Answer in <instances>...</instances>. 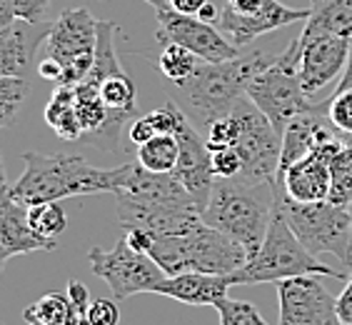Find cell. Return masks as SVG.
Returning <instances> with one entry per match:
<instances>
[{
  "label": "cell",
  "mask_w": 352,
  "mask_h": 325,
  "mask_svg": "<svg viewBox=\"0 0 352 325\" xmlns=\"http://www.w3.org/2000/svg\"><path fill=\"white\" fill-rule=\"evenodd\" d=\"M275 203L287 218L292 233L300 238L312 255H335L342 265L352 268V213L350 205L295 203L278 188Z\"/></svg>",
  "instance_id": "6"
},
{
  "label": "cell",
  "mask_w": 352,
  "mask_h": 325,
  "mask_svg": "<svg viewBox=\"0 0 352 325\" xmlns=\"http://www.w3.org/2000/svg\"><path fill=\"white\" fill-rule=\"evenodd\" d=\"M300 50L302 45L298 38L290 41V45L285 48L283 53H278V58L265 70H260L248 85V98L258 105L260 113L272 123V128L278 130L280 136L292 118L312 108L310 98L305 95L298 78Z\"/></svg>",
  "instance_id": "7"
},
{
  "label": "cell",
  "mask_w": 352,
  "mask_h": 325,
  "mask_svg": "<svg viewBox=\"0 0 352 325\" xmlns=\"http://www.w3.org/2000/svg\"><path fill=\"white\" fill-rule=\"evenodd\" d=\"M345 143L347 140H342L340 136L332 138V140H327L315 153H310V156H305L298 162H292L278 183L285 196L295 200V203H322V200H327L332 185L330 160Z\"/></svg>",
  "instance_id": "15"
},
{
  "label": "cell",
  "mask_w": 352,
  "mask_h": 325,
  "mask_svg": "<svg viewBox=\"0 0 352 325\" xmlns=\"http://www.w3.org/2000/svg\"><path fill=\"white\" fill-rule=\"evenodd\" d=\"M90 268L102 283H108L116 300H128L140 293H155L157 285L168 278V273L145 253L130 248L125 235L110 251L90 248Z\"/></svg>",
  "instance_id": "10"
},
{
  "label": "cell",
  "mask_w": 352,
  "mask_h": 325,
  "mask_svg": "<svg viewBox=\"0 0 352 325\" xmlns=\"http://www.w3.org/2000/svg\"><path fill=\"white\" fill-rule=\"evenodd\" d=\"M23 318L25 325H88L73 311L68 293H47L33 305H28Z\"/></svg>",
  "instance_id": "24"
},
{
  "label": "cell",
  "mask_w": 352,
  "mask_h": 325,
  "mask_svg": "<svg viewBox=\"0 0 352 325\" xmlns=\"http://www.w3.org/2000/svg\"><path fill=\"white\" fill-rule=\"evenodd\" d=\"M15 21H18V18H15L13 0H0V28H8Z\"/></svg>",
  "instance_id": "42"
},
{
  "label": "cell",
  "mask_w": 352,
  "mask_h": 325,
  "mask_svg": "<svg viewBox=\"0 0 352 325\" xmlns=\"http://www.w3.org/2000/svg\"><path fill=\"white\" fill-rule=\"evenodd\" d=\"M278 55H270L267 50H252L240 53L232 61L223 63H205L200 61L197 70L188 83L180 85L188 108L203 125H210L217 118L228 116L237 103L248 95V85L260 70H265Z\"/></svg>",
  "instance_id": "3"
},
{
  "label": "cell",
  "mask_w": 352,
  "mask_h": 325,
  "mask_svg": "<svg viewBox=\"0 0 352 325\" xmlns=\"http://www.w3.org/2000/svg\"><path fill=\"white\" fill-rule=\"evenodd\" d=\"M0 325H3V323H0Z\"/></svg>",
  "instance_id": "48"
},
{
  "label": "cell",
  "mask_w": 352,
  "mask_h": 325,
  "mask_svg": "<svg viewBox=\"0 0 352 325\" xmlns=\"http://www.w3.org/2000/svg\"><path fill=\"white\" fill-rule=\"evenodd\" d=\"M155 136H157V130H155V125L150 123L148 116L135 118V120H133V125H130V130H128L130 143H135V145H142V143L153 140Z\"/></svg>",
  "instance_id": "37"
},
{
  "label": "cell",
  "mask_w": 352,
  "mask_h": 325,
  "mask_svg": "<svg viewBox=\"0 0 352 325\" xmlns=\"http://www.w3.org/2000/svg\"><path fill=\"white\" fill-rule=\"evenodd\" d=\"M232 275H210V273H177L168 275L157 285V295L173 298L185 305H212L215 308L223 298H228Z\"/></svg>",
  "instance_id": "20"
},
{
  "label": "cell",
  "mask_w": 352,
  "mask_h": 325,
  "mask_svg": "<svg viewBox=\"0 0 352 325\" xmlns=\"http://www.w3.org/2000/svg\"><path fill=\"white\" fill-rule=\"evenodd\" d=\"M53 23H25L15 21L0 28V75H21L25 78L35 61L38 48L47 41Z\"/></svg>",
  "instance_id": "19"
},
{
  "label": "cell",
  "mask_w": 352,
  "mask_h": 325,
  "mask_svg": "<svg viewBox=\"0 0 352 325\" xmlns=\"http://www.w3.org/2000/svg\"><path fill=\"white\" fill-rule=\"evenodd\" d=\"M175 138L177 145H180V156H177V165L173 170V176L192 196V200L203 213L208 200H210L212 185L217 180L215 173H212V158L210 150H208V143L195 130V125L188 120V116L177 125Z\"/></svg>",
  "instance_id": "13"
},
{
  "label": "cell",
  "mask_w": 352,
  "mask_h": 325,
  "mask_svg": "<svg viewBox=\"0 0 352 325\" xmlns=\"http://www.w3.org/2000/svg\"><path fill=\"white\" fill-rule=\"evenodd\" d=\"M350 213H352V203H350Z\"/></svg>",
  "instance_id": "46"
},
{
  "label": "cell",
  "mask_w": 352,
  "mask_h": 325,
  "mask_svg": "<svg viewBox=\"0 0 352 325\" xmlns=\"http://www.w3.org/2000/svg\"><path fill=\"white\" fill-rule=\"evenodd\" d=\"M6 185V168H3V160H0V188Z\"/></svg>",
  "instance_id": "45"
},
{
  "label": "cell",
  "mask_w": 352,
  "mask_h": 325,
  "mask_svg": "<svg viewBox=\"0 0 352 325\" xmlns=\"http://www.w3.org/2000/svg\"><path fill=\"white\" fill-rule=\"evenodd\" d=\"M45 123L55 130V136L63 140H80L82 128L75 110V88L58 85L45 105Z\"/></svg>",
  "instance_id": "23"
},
{
  "label": "cell",
  "mask_w": 352,
  "mask_h": 325,
  "mask_svg": "<svg viewBox=\"0 0 352 325\" xmlns=\"http://www.w3.org/2000/svg\"><path fill=\"white\" fill-rule=\"evenodd\" d=\"M298 41L302 45L298 63V78L305 95L310 98V95L327 88L332 81L342 78L352 50V41L338 38V35L312 38V41H302L298 35Z\"/></svg>",
  "instance_id": "14"
},
{
  "label": "cell",
  "mask_w": 352,
  "mask_h": 325,
  "mask_svg": "<svg viewBox=\"0 0 352 325\" xmlns=\"http://www.w3.org/2000/svg\"><path fill=\"white\" fill-rule=\"evenodd\" d=\"M180 156L175 136H155L153 140L138 145V162L150 173H173Z\"/></svg>",
  "instance_id": "25"
},
{
  "label": "cell",
  "mask_w": 352,
  "mask_h": 325,
  "mask_svg": "<svg viewBox=\"0 0 352 325\" xmlns=\"http://www.w3.org/2000/svg\"><path fill=\"white\" fill-rule=\"evenodd\" d=\"M307 18H310V8H287L280 0H267L258 13L252 15L235 13L232 8L225 6L220 10V18H217L215 25L223 30L228 41L235 43L237 48H243L255 41V38H260V35L272 33V30L285 25H292L298 21H307Z\"/></svg>",
  "instance_id": "16"
},
{
  "label": "cell",
  "mask_w": 352,
  "mask_h": 325,
  "mask_svg": "<svg viewBox=\"0 0 352 325\" xmlns=\"http://www.w3.org/2000/svg\"><path fill=\"white\" fill-rule=\"evenodd\" d=\"M58 240H45L35 235L28 223V205L15 200L10 185L0 188V271L15 255H28L38 251H55Z\"/></svg>",
  "instance_id": "17"
},
{
  "label": "cell",
  "mask_w": 352,
  "mask_h": 325,
  "mask_svg": "<svg viewBox=\"0 0 352 325\" xmlns=\"http://www.w3.org/2000/svg\"><path fill=\"white\" fill-rule=\"evenodd\" d=\"M278 298V325H342L338 318V298H332L318 275L280 280Z\"/></svg>",
  "instance_id": "12"
},
{
  "label": "cell",
  "mask_w": 352,
  "mask_h": 325,
  "mask_svg": "<svg viewBox=\"0 0 352 325\" xmlns=\"http://www.w3.org/2000/svg\"><path fill=\"white\" fill-rule=\"evenodd\" d=\"M350 271H352V268H350Z\"/></svg>",
  "instance_id": "47"
},
{
  "label": "cell",
  "mask_w": 352,
  "mask_h": 325,
  "mask_svg": "<svg viewBox=\"0 0 352 325\" xmlns=\"http://www.w3.org/2000/svg\"><path fill=\"white\" fill-rule=\"evenodd\" d=\"M197 18H200V21H205V23H217V18H220V10H217L212 3H205L203 10L197 13Z\"/></svg>",
  "instance_id": "43"
},
{
  "label": "cell",
  "mask_w": 352,
  "mask_h": 325,
  "mask_svg": "<svg viewBox=\"0 0 352 325\" xmlns=\"http://www.w3.org/2000/svg\"><path fill=\"white\" fill-rule=\"evenodd\" d=\"M15 18L25 23H47L50 0H13Z\"/></svg>",
  "instance_id": "35"
},
{
  "label": "cell",
  "mask_w": 352,
  "mask_h": 325,
  "mask_svg": "<svg viewBox=\"0 0 352 325\" xmlns=\"http://www.w3.org/2000/svg\"><path fill=\"white\" fill-rule=\"evenodd\" d=\"M300 275H325V278L332 280L350 278V275H342L340 271H335L332 265H325L318 255H312L305 245L300 243V238L292 233L287 218L283 216L280 205L275 203L270 228H267V235H265L260 251L240 271L232 273V283H280V280L300 278Z\"/></svg>",
  "instance_id": "5"
},
{
  "label": "cell",
  "mask_w": 352,
  "mask_h": 325,
  "mask_svg": "<svg viewBox=\"0 0 352 325\" xmlns=\"http://www.w3.org/2000/svg\"><path fill=\"white\" fill-rule=\"evenodd\" d=\"M157 65L163 70V75L168 78L175 88H180L183 83H188L192 78V73L200 65V58L195 53H190L188 48L175 45V43H168L163 45V53L157 58Z\"/></svg>",
  "instance_id": "26"
},
{
  "label": "cell",
  "mask_w": 352,
  "mask_h": 325,
  "mask_svg": "<svg viewBox=\"0 0 352 325\" xmlns=\"http://www.w3.org/2000/svg\"><path fill=\"white\" fill-rule=\"evenodd\" d=\"M327 120L338 133L352 138V88L332 93V98L327 101Z\"/></svg>",
  "instance_id": "31"
},
{
  "label": "cell",
  "mask_w": 352,
  "mask_h": 325,
  "mask_svg": "<svg viewBox=\"0 0 352 325\" xmlns=\"http://www.w3.org/2000/svg\"><path fill=\"white\" fill-rule=\"evenodd\" d=\"M28 223H30L35 235L45 238V240H58L63 233L68 231V216H65L60 200L30 205L28 208Z\"/></svg>",
  "instance_id": "27"
},
{
  "label": "cell",
  "mask_w": 352,
  "mask_h": 325,
  "mask_svg": "<svg viewBox=\"0 0 352 325\" xmlns=\"http://www.w3.org/2000/svg\"><path fill=\"white\" fill-rule=\"evenodd\" d=\"M338 318L342 325H352V271L345 280V288L338 295Z\"/></svg>",
  "instance_id": "38"
},
{
  "label": "cell",
  "mask_w": 352,
  "mask_h": 325,
  "mask_svg": "<svg viewBox=\"0 0 352 325\" xmlns=\"http://www.w3.org/2000/svg\"><path fill=\"white\" fill-rule=\"evenodd\" d=\"M95 45H98V21L90 15L88 8L63 10L45 41V55L63 65L58 85L78 88L88 78L95 61Z\"/></svg>",
  "instance_id": "9"
},
{
  "label": "cell",
  "mask_w": 352,
  "mask_h": 325,
  "mask_svg": "<svg viewBox=\"0 0 352 325\" xmlns=\"http://www.w3.org/2000/svg\"><path fill=\"white\" fill-rule=\"evenodd\" d=\"M352 88V50H350V58H347V65H345V73L340 78L338 88L335 90H350Z\"/></svg>",
  "instance_id": "44"
},
{
  "label": "cell",
  "mask_w": 352,
  "mask_h": 325,
  "mask_svg": "<svg viewBox=\"0 0 352 325\" xmlns=\"http://www.w3.org/2000/svg\"><path fill=\"white\" fill-rule=\"evenodd\" d=\"M88 85H93L98 93H100L105 108L110 110V116L118 118V120L128 123L130 118L138 113V90L135 83L125 70L122 73H113L108 78H100V81H85Z\"/></svg>",
  "instance_id": "22"
},
{
  "label": "cell",
  "mask_w": 352,
  "mask_h": 325,
  "mask_svg": "<svg viewBox=\"0 0 352 325\" xmlns=\"http://www.w3.org/2000/svg\"><path fill=\"white\" fill-rule=\"evenodd\" d=\"M332 123L327 120V101L320 105H312L310 110L300 113L298 118H292L287 123V128L283 133V148H280V168H278V183L283 173L290 168L292 162L302 160L305 156L315 153L322 148L327 140L338 138L330 128Z\"/></svg>",
  "instance_id": "18"
},
{
  "label": "cell",
  "mask_w": 352,
  "mask_h": 325,
  "mask_svg": "<svg viewBox=\"0 0 352 325\" xmlns=\"http://www.w3.org/2000/svg\"><path fill=\"white\" fill-rule=\"evenodd\" d=\"M148 118H150V123L155 125L157 136H175V130H177V125H180V120L185 118V113L177 108L173 101H168V103H163L160 108L153 110V113H148Z\"/></svg>",
  "instance_id": "32"
},
{
  "label": "cell",
  "mask_w": 352,
  "mask_h": 325,
  "mask_svg": "<svg viewBox=\"0 0 352 325\" xmlns=\"http://www.w3.org/2000/svg\"><path fill=\"white\" fill-rule=\"evenodd\" d=\"M155 15H157L155 38L160 45H168V43L183 45L205 63L232 61V58L240 55V48L228 41L215 23H205L197 15L175 13L170 6L157 8Z\"/></svg>",
  "instance_id": "11"
},
{
  "label": "cell",
  "mask_w": 352,
  "mask_h": 325,
  "mask_svg": "<svg viewBox=\"0 0 352 325\" xmlns=\"http://www.w3.org/2000/svg\"><path fill=\"white\" fill-rule=\"evenodd\" d=\"M330 203L350 205L352 203V140H347L330 160Z\"/></svg>",
  "instance_id": "28"
},
{
  "label": "cell",
  "mask_w": 352,
  "mask_h": 325,
  "mask_svg": "<svg viewBox=\"0 0 352 325\" xmlns=\"http://www.w3.org/2000/svg\"><path fill=\"white\" fill-rule=\"evenodd\" d=\"M150 258L168 275L177 273L232 275L250 260L243 245L217 228H210L205 220L180 235H157L150 248Z\"/></svg>",
  "instance_id": "4"
},
{
  "label": "cell",
  "mask_w": 352,
  "mask_h": 325,
  "mask_svg": "<svg viewBox=\"0 0 352 325\" xmlns=\"http://www.w3.org/2000/svg\"><path fill=\"white\" fill-rule=\"evenodd\" d=\"M170 8L175 10V13H183V15H197L203 10L205 3H210V0H168Z\"/></svg>",
  "instance_id": "40"
},
{
  "label": "cell",
  "mask_w": 352,
  "mask_h": 325,
  "mask_svg": "<svg viewBox=\"0 0 352 325\" xmlns=\"http://www.w3.org/2000/svg\"><path fill=\"white\" fill-rule=\"evenodd\" d=\"M38 75H41L43 81H53V83H60V75H63V65L55 58L45 55L41 63H38Z\"/></svg>",
  "instance_id": "39"
},
{
  "label": "cell",
  "mask_w": 352,
  "mask_h": 325,
  "mask_svg": "<svg viewBox=\"0 0 352 325\" xmlns=\"http://www.w3.org/2000/svg\"><path fill=\"white\" fill-rule=\"evenodd\" d=\"M325 35L352 41V0H310V18L300 38L312 41Z\"/></svg>",
  "instance_id": "21"
},
{
  "label": "cell",
  "mask_w": 352,
  "mask_h": 325,
  "mask_svg": "<svg viewBox=\"0 0 352 325\" xmlns=\"http://www.w3.org/2000/svg\"><path fill=\"white\" fill-rule=\"evenodd\" d=\"M275 196H278V183L217 178L210 200L203 210V220L210 228H217L237 240L252 258L267 235L275 213Z\"/></svg>",
  "instance_id": "2"
},
{
  "label": "cell",
  "mask_w": 352,
  "mask_h": 325,
  "mask_svg": "<svg viewBox=\"0 0 352 325\" xmlns=\"http://www.w3.org/2000/svg\"><path fill=\"white\" fill-rule=\"evenodd\" d=\"M23 160L25 170L10 185V193L28 208L65 198L93 196V193H116L125 176V165L98 168L82 156H65V153L43 156L28 150Z\"/></svg>",
  "instance_id": "1"
},
{
  "label": "cell",
  "mask_w": 352,
  "mask_h": 325,
  "mask_svg": "<svg viewBox=\"0 0 352 325\" xmlns=\"http://www.w3.org/2000/svg\"><path fill=\"white\" fill-rule=\"evenodd\" d=\"M215 311L220 315V325H267L258 308L248 300L223 298L215 305Z\"/></svg>",
  "instance_id": "30"
},
{
  "label": "cell",
  "mask_w": 352,
  "mask_h": 325,
  "mask_svg": "<svg viewBox=\"0 0 352 325\" xmlns=\"http://www.w3.org/2000/svg\"><path fill=\"white\" fill-rule=\"evenodd\" d=\"M68 298H70V305H73V311L80 315L82 323H88V308H90V303H93L88 293V285H82L80 280L73 278L68 283Z\"/></svg>",
  "instance_id": "36"
},
{
  "label": "cell",
  "mask_w": 352,
  "mask_h": 325,
  "mask_svg": "<svg viewBox=\"0 0 352 325\" xmlns=\"http://www.w3.org/2000/svg\"><path fill=\"white\" fill-rule=\"evenodd\" d=\"M212 173L215 178H237L243 173V158L235 148H220L212 150Z\"/></svg>",
  "instance_id": "33"
},
{
  "label": "cell",
  "mask_w": 352,
  "mask_h": 325,
  "mask_svg": "<svg viewBox=\"0 0 352 325\" xmlns=\"http://www.w3.org/2000/svg\"><path fill=\"white\" fill-rule=\"evenodd\" d=\"M267 0H228L225 6L232 8L235 13H243V15H252V13H258L260 8L265 6Z\"/></svg>",
  "instance_id": "41"
},
{
  "label": "cell",
  "mask_w": 352,
  "mask_h": 325,
  "mask_svg": "<svg viewBox=\"0 0 352 325\" xmlns=\"http://www.w3.org/2000/svg\"><path fill=\"white\" fill-rule=\"evenodd\" d=\"M28 85L21 75H0V128L13 125L28 101Z\"/></svg>",
  "instance_id": "29"
},
{
  "label": "cell",
  "mask_w": 352,
  "mask_h": 325,
  "mask_svg": "<svg viewBox=\"0 0 352 325\" xmlns=\"http://www.w3.org/2000/svg\"><path fill=\"white\" fill-rule=\"evenodd\" d=\"M90 325H118L120 323V308L113 298H95L88 308Z\"/></svg>",
  "instance_id": "34"
},
{
  "label": "cell",
  "mask_w": 352,
  "mask_h": 325,
  "mask_svg": "<svg viewBox=\"0 0 352 325\" xmlns=\"http://www.w3.org/2000/svg\"><path fill=\"white\" fill-rule=\"evenodd\" d=\"M232 116L237 120L232 148L243 158V173L237 178L250 183H278L283 136L272 128V123L260 113L248 95L232 108Z\"/></svg>",
  "instance_id": "8"
}]
</instances>
